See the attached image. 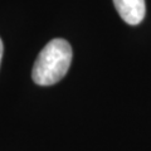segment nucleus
<instances>
[{"label":"nucleus","instance_id":"1","mask_svg":"<svg viewBox=\"0 0 151 151\" xmlns=\"http://www.w3.org/2000/svg\"><path fill=\"white\" fill-rule=\"evenodd\" d=\"M72 47L62 38L52 39L47 44L33 67V81L39 86H52L67 74L72 62Z\"/></svg>","mask_w":151,"mask_h":151},{"label":"nucleus","instance_id":"2","mask_svg":"<svg viewBox=\"0 0 151 151\" xmlns=\"http://www.w3.org/2000/svg\"><path fill=\"white\" fill-rule=\"evenodd\" d=\"M120 17L130 25H137L145 17V0H113Z\"/></svg>","mask_w":151,"mask_h":151},{"label":"nucleus","instance_id":"3","mask_svg":"<svg viewBox=\"0 0 151 151\" xmlns=\"http://www.w3.org/2000/svg\"><path fill=\"white\" fill-rule=\"evenodd\" d=\"M3 52H4V45L1 39H0V63H1V58H3Z\"/></svg>","mask_w":151,"mask_h":151}]
</instances>
